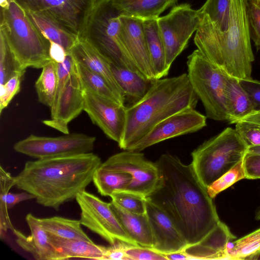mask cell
<instances>
[{
  "label": "cell",
  "instance_id": "cell-1",
  "mask_svg": "<svg viewBox=\"0 0 260 260\" xmlns=\"http://www.w3.org/2000/svg\"><path fill=\"white\" fill-rule=\"evenodd\" d=\"M156 163L158 183L146 198L167 213L188 245L198 243L221 222L213 199L191 164L185 165L177 156L167 153L162 154Z\"/></svg>",
  "mask_w": 260,
  "mask_h": 260
},
{
  "label": "cell",
  "instance_id": "cell-2",
  "mask_svg": "<svg viewBox=\"0 0 260 260\" xmlns=\"http://www.w3.org/2000/svg\"><path fill=\"white\" fill-rule=\"evenodd\" d=\"M102 163L92 152L28 160L15 177V186L34 196L39 204L57 211L85 190Z\"/></svg>",
  "mask_w": 260,
  "mask_h": 260
},
{
  "label": "cell",
  "instance_id": "cell-3",
  "mask_svg": "<svg viewBox=\"0 0 260 260\" xmlns=\"http://www.w3.org/2000/svg\"><path fill=\"white\" fill-rule=\"evenodd\" d=\"M246 0H232L228 29L221 32L202 19L194 43L208 59L238 79L251 78L252 52Z\"/></svg>",
  "mask_w": 260,
  "mask_h": 260
},
{
  "label": "cell",
  "instance_id": "cell-4",
  "mask_svg": "<svg viewBox=\"0 0 260 260\" xmlns=\"http://www.w3.org/2000/svg\"><path fill=\"white\" fill-rule=\"evenodd\" d=\"M199 100L187 73L153 80L141 100L126 106L119 147L128 150L164 119L184 109L195 108Z\"/></svg>",
  "mask_w": 260,
  "mask_h": 260
},
{
  "label": "cell",
  "instance_id": "cell-5",
  "mask_svg": "<svg viewBox=\"0 0 260 260\" xmlns=\"http://www.w3.org/2000/svg\"><path fill=\"white\" fill-rule=\"evenodd\" d=\"M120 16L113 0H95L78 38L89 43L110 63L141 73L125 46Z\"/></svg>",
  "mask_w": 260,
  "mask_h": 260
},
{
  "label": "cell",
  "instance_id": "cell-6",
  "mask_svg": "<svg viewBox=\"0 0 260 260\" xmlns=\"http://www.w3.org/2000/svg\"><path fill=\"white\" fill-rule=\"evenodd\" d=\"M0 31L4 35L20 68L42 69L52 60L50 42L36 29L25 11L13 0L1 8Z\"/></svg>",
  "mask_w": 260,
  "mask_h": 260
},
{
  "label": "cell",
  "instance_id": "cell-7",
  "mask_svg": "<svg viewBox=\"0 0 260 260\" xmlns=\"http://www.w3.org/2000/svg\"><path fill=\"white\" fill-rule=\"evenodd\" d=\"M248 149L236 129L227 127L191 152V165L201 182L207 188L243 160Z\"/></svg>",
  "mask_w": 260,
  "mask_h": 260
},
{
  "label": "cell",
  "instance_id": "cell-8",
  "mask_svg": "<svg viewBox=\"0 0 260 260\" xmlns=\"http://www.w3.org/2000/svg\"><path fill=\"white\" fill-rule=\"evenodd\" d=\"M187 76L202 102L207 117L228 121L225 88L228 74L208 59L198 49L187 57Z\"/></svg>",
  "mask_w": 260,
  "mask_h": 260
},
{
  "label": "cell",
  "instance_id": "cell-9",
  "mask_svg": "<svg viewBox=\"0 0 260 260\" xmlns=\"http://www.w3.org/2000/svg\"><path fill=\"white\" fill-rule=\"evenodd\" d=\"M202 19L200 9H193L187 3L174 6L168 14L157 19L168 71L175 59L187 47Z\"/></svg>",
  "mask_w": 260,
  "mask_h": 260
},
{
  "label": "cell",
  "instance_id": "cell-10",
  "mask_svg": "<svg viewBox=\"0 0 260 260\" xmlns=\"http://www.w3.org/2000/svg\"><path fill=\"white\" fill-rule=\"evenodd\" d=\"M95 140V137L81 133L58 137L31 134L15 143L13 149L18 153L42 159L92 152Z\"/></svg>",
  "mask_w": 260,
  "mask_h": 260
},
{
  "label": "cell",
  "instance_id": "cell-11",
  "mask_svg": "<svg viewBox=\"0 0 260 260\" xmlns=\"http://www.w3.org/2000/svg\"><path fill=\"white\" fill-rule=\"evenodd\" d=\"M81 211L82 225L98 234L110 245L117 240L139 245L125 232L107 203L85 190L79 192L75 199Z\"/></svg>",
  "mask_w": 260,
  "mask_h": 260
},
{
  "label": "cell",
  "instance_id": "cell-12",
  "mask_svg": "<svg viewBox=\"0 0 260 260\" xmlns=\"http://www.w3.org/2000/svg\"><path fill=\"white\" fill-rule=\"evenodd\" d=\"M24 10L38 13L79 37L95 0H13Z\"/></svg>",
  "mask_w": 260,
  "mask_h": 260
},
{
  "label": "cell",
  "instance_id": "cell-13",
  "mask_svg": "<svg viewBox=\"0 0 260 260\" xmlns=\"http://www.w3.org/2000/svg\"><path fill=\"white\" fill-rule=\"evenodd\" d=\"M103 169L128 173L132 181L126 190L146 198L156 187L159 170L156 162L147 160L141 152L124 150L109 157L102 163Z\"/></svg>",
  "mask_w": 260,
  "mask_h": 260
},
{
  "label": "cell",
  "instance_id": "cell-14",
  "mask_svg": "<svg viewBox=\"0 0 260 260\" xmlns=\"http://www.w3.org/2000/svg\"><path fill=\"white\" fill-rule=\"evenodd\" d=\"M207 118L195 108L184 109L159 122L126 150L141 152L166 140L196 132L206 126Z\"/></svg>",
  "mask_w": 260,
  "mask_h": 260
},
{
  "label": "cell",
  "instance_id": "cell-15",
  "mask_svg": "<svg viewBox=\"0 0 260 260\" xmlns=\"http://www.w3.org/2000/svg\"><path fill=\"white\" fill-rule=\"evenodd\" d=\"M83 93L84 111L94 124L118 144L125 128L126 106L98 96L87 89H83Z\"/></svg>",
  "mask_w": 260,
  "mask_h": 260
},
{
  "label": "cell",
  "instance_id": "cell-16",
  "mask_svg": "<svg viewBox=\"0 0 260 260\" xmlns=\"http://www.w3.org/2000/svg\"><path fill=\"white\" fill-rule=\"evenodd\" d=\"M84 107L83 89L75 65L56 102L50 108L51 119L42 122L64 134H69L68 124L84 111Z\"/></svg>",
  "mask_w": 260,
  "mask_h": 260
},
{
  "label": "cell",
  "instance_id": "cell-17",
  "mask_svg": "<svg viewBox=\"0 0 260 260\" xmlns=\"http://www.w3.org/2000/svg\"><path fill=\"white\" fill-rule=\"evenodd\" d=\"M152 232V249L167 254L185 248L188 243L170 217L157 205L146 199V211Z\"/></svg>",
  "mask_w": 260,
  "mask_h": 260
},
{
  "label": "cell",
  "instance_id": "cell-18",
  "mask_svg": "<svg viewBox=\"0 0 260 260\" xmlns=\"http://www.w3.org/2000/svg\"><path fill=\"white\" fill-rule=\"evenodd\" d=\"M121 32L125 46L136 67L146 78L155 80L152 68L143 20L121 15Z\"/></svg>",
  "mask_w": 260,
  "mask_h": 260
},
{
  "label": "cell",
  "instance_id": "cell-19",
  "mask_svg": "<svg viewBox=\"0 0 260 260\" xmlns=\"http://www.w3.org/2000/svg\"><path fill=\"white\" fill-rule=\"evenodd\" d=\"M25 220L30 235L26 236L15 228L12 230L17 244L36 260H58V251L52 244L48 233L40 224L38 218L28 213Z\"/></svg>",
  "mask_w": 260,
  "mask_h": 260
},
{
  "label": "cell",
  "instance_id": "cell-20",
  "mask_svg": "<svg viewBox=\"0 0 260 260\" xmlns=\"http://www.w3.org/2000/svg\"><path fill=\"white\" fill-rule=\"evenodd\" d=\"M236 239L223 222L204 240L197 244L188 245L184 250L190 259H228V243Z\"/></svg>",
  "mask_w": 260,
  "mask_h": 260
},
{
  "label": "cell",
  "instance_id": "cell-21",
  "mask_svg": "<svg viewBox=\"0 0 260 260\" xmlns=\"http://www.w3.org/2000/svg\"><path fill=\"white\" fill-rule=\"evenodd\" d=\"M70 53L76 62L103 77L125 101L123 94L112 73L110 62L92 46L85 41L78 38Z\"/></svg>",
  "mask_w": 260,
  "mask_h": 260
},
{
  "label": "cell",
  "instance_id": "cell-22",
  "mask_svg": "<svg viewBox=\"0 0 260 260\" xmlns=\"http://www.w3.org/2000/svg\"><path fill=\"white\" fill-rule=\"evenodd\" d=\"M110 205L126 234L139 245L152 248L153 235L146 213L129 212L113 201Z\"/></svg>",
  "mask_w": 260,
  "mask_h": 260
},
{
  "label": "cell",
  "instance_id": "cell-23",
  "mask_svg": "<svg viewBox=\"0 0 260 260\" xmlns=\"http://www.w3.org/2000/svg\"><path fill=\"white\" fill-rule=\"evenodd\" d=\"M0 237L2 240L5 238L8 231H12L14 228L8 210L22 201L35 199V197L25 191L16 193L10 192L9 190L15 186V177L2 166L0 167Z\"/></svg>",
  "mask_w": 260,
  "mask_h": 260
},
{
  "label": "cell",
  "instance_id": "cell-24",
  "mask_svg": "<svg viewBox=\"0 0 260 260\" xmlns=\"http://www.w3.org/2000/svg\"><path fill=\"white\" fill-rule=\"evenodd\" d=\"M49 235L52 244L58 251V260L72 258L104 260L105 246L96 244L92 241L64 239Z\"/></svg>",
  "mask_w": 260,
  "mask_h": 260
},
{
  "label": "cell",
  "instance_id": "cell-25",
  "mask_svg": "<svg viewBox=\"0 0 260 260\" xmlns=\"http://www.w3.org/2000/svg\"><path fill=\"white\" fill-rule=\"evenodd\" d=\"M114 77L125 98L131 105L141 100L149 90L153 80L138 72L110 63Z\"/></svg>",
  "mask_w": 260,
  "mask_h": 260
},
{
  "label": "cell",
  "instance_id": "cell-26",
  "mask_svg": "<svg viewBox=\"0 0 260 260\" xmlns=\"http://www.w3.org/2000/svg\"><path fill=\"white\" fill-rule=\"evenodd\" d=\"M178 0H113L121 15L143 20L157 19L170 7L176 5Z\"/></svg>",
  "mask_w": 260,
  "mask_h": 260
},
{
  "label": "cell",
  "instance_id": "cell-27",
  "mask_svg": "<svg viewBox=\"0 0 260 260\" xmlns=\"http://www.w3.org/2000/svg\"><path fill=\"white\" fill-rule=\"evenodd\" d=\"M228 121L236 123L254 113L250 100L237 78L227 76L225 88Z\"/></svg>",
  "mask_w": 260,
  "mask_h": 260
},
{
  "label": "cell",
  "instance_id": "cell-28",
  "mask_svg": "<svg viewBox=\"0 0 260 260\" xmlns=\"http://www.w3.org/2000/svg\"><path fill=\"white\" fill-rule=\"evenodd\" d=\"M25 12L30 21L44 38L61 45L67 53H70L78 37L45 15L28 11Z\"/></svg>",
  "mask_w": 260,
  "mask_h": 260
},
{
  "label": "cell",
  "instance_id": "cell-29",
  "mask_svg": "<svg viewBox=\"0 0 260 260\" xmlns=\"http://www.w3.org/2000/svg\"><path fill=\"white\" fill-rule=\"evenodd\" d=\"M149 56L155 80L166 76L169 71L166 66L165 48L157 19L143 20Z\"/></svg>",
  "mask_w": 260,
  "mask_h": 260
},
{
  "label": "cell",
  "instance_id": "cell-30",
  "mask_svg": "<svg viewBox=\"0 0 260 260\" xmlns=\"http://www.w3.org/2000/svg\"><path fill=\"white\" fill-rule=\"evenodd\" d=\"M38 219L42 226L52 235L64 239L92 241L81 228L80 220L60 216Z\"/></svg>",
  "mask_w": 260,
  "mask_h": 260
},
{
  "label": "cell",
  "instance_id": "cell-31",
  "mask_svg": "<svg viewBox=\"0 0 260 260\" xmlns=\"http://www.w3.org/2000/svg\"><path fill=\"white\" fill-rule=\"evenodd\" d=\"M76 65L83 89H87L98 96L125 105L124 100L103 77L81 64L76 62Z\"/></svg>",
  "mask_w": 260,
  "mask_h": 260
},
{
  "label": "cell",
  "instance_id": "cell-32",
  "mask_svg": "<svg viewBox=\"0 0 260 260\" xmlns=\"http://www.w3.org/2000/svg\"><path fill=\"white\" fill-rule=\"evenodd\" d=\"M132 179L128 173L100 167L94 174L92 182L100 194L110 197L115 192L126 190Z\"/></svg>",
  "mask_w": 260,
  "mask_h": 260
},
{
  "label": "cell",
  "instance_id": "cell-33",
  "mask_svg": "<svg viewBox=\"0 0 260 260\" xmlns=\"http://www.w3.org/2000/svg\"><path fill=\"white\" fill-rule=\"evenodd\" d=\"M228 259L252 260L260 256V228L228 243Z\"/></svg>",
  "mask_w": 260,
  "mask_h": 260
},
{
  "label": "cell",
  "instance_id": "cell-34",
  "mask_svg": "<svg viewBox=\"0 0 260 260\" xmlns=\"http://www.w3.org/2000/svg\"><path fill=\"white\" fill-rule=\"evenodd\" d=\"M57 63L51 60L42 68L35 84L38 101L46 106L52 107L57 89Z\"/></svg>",
  "mask_w": 260,
  "mask_h": 260
},
{
  "label": "cell",
  "instance_id": "cell-35",
  "mask_svg": "<svg viewBox=\"0 0 260 260\" xmlns=\"http://www.w3.org/2000/svg\"><path fill=\"white\" fill-rule=\"evenodd\" d=\"M232 0H207L200 9L202 19L213 27L224 32L228 29Z\"/></svg>",
  "mask_w": 260,
  "mask_h": 260
},
{
  "label": "cell",
  "instance_id": "cell-36",
  "mask_svg": "<svg viewBox=\"0 0 260 260\" xmlns=\"http://www.w3.org/2000/svg\"><path fill=\"white\" fill-rule=\"evenodd\" d=\"M25 72L20 68L4 35L0 31V85L4 84L14 75H23Z\"/></svg>",
  "mask_w": 260,
  "mask_h": 260
},
{
  "label": "cell",
  "instance_id": "cell-37",
  "mask_svg": "<svg viewBox=\"0 0 260 260\" xmlns=\"http://www.w3.org/2000/svg\"><path fill=\"white\" fill-rule=\"evenodd\" d=\"M112 201L122 208L137 214H145L146 211V198L137 193L121 190L113 193Z\"/></svg>",
  "mask_w": 260,
  "mask_h": 260
},
{
  "label": "cell",
  "instance_id": "cell-38",
  "mask_svg": "<svg viewBox=\"0 0 260 260\" xmlns=\"http://www.w3.org/2000/svg\"><path fill=\"white\" fill-rule=\"evenodd\" d=\"M243 160L239 161L207 188L208 193L212 199H213L218 194L237 182L246 179Z\"/></svg>",
  "mask_w": 260,
  "mask_h": 260
},
{
  "label": "cell",
  "instance_id": "cell-39",
  "mask_svg": "<svg viewBox=\"0 0 260 260\" xmlns=\"http://www.w3.org/2000/svg\"><path fill=\"white\" fill-rule=\"evenodd\" d=\"M250 37L260 50V4L256 0H246Z\"/></svg>",
  "mask_w": 260,
  "mask_h": 260
},
{
  "label": "cell",
  "instance_id": "cell-40",
  "mask_svg": "<svg viewBox=\"0 0 260 260\" xmlns=\"http://www.w3.org/2000/svg\"><path fill=\"white\" fill-rule=\"evenodd\" d=\"M23 75L17 74L11 77L4 84L0 85V113L7 107L20 90L21 80Z\"/></svg>",
  "mask_w": 260,
  "mask_h": 260
},
{
  "label": "cell",
  "instance_id": "cell-41",
  "mask_svg": "<svg viewBox=\"0 0 260 260\" xmlns=\"http://www.w3.org/2000/svg\"><path fill=\"white\" fill-rule=\"evenodd\" d=\"M235 124V129L248 147L260 146V127L258 125L243 120Z\"/></svg>",
  "mask_w": 260,
  "mask_h": 260
},
{
  "label": "cell",
  "instance_id": "cell-42",
  "mask_svg": "<svg viewBox=\"0 0 260 260\" xmlns=\"http://www.w3.org/2000/svg\"><path fill=\"white\" fill-rule=\"evenodd\" d=\"M125 252L130 260H167L164 254L140 245L128 244Z\"/></svg>",
  "mask_w": 260,
  "mask_h": 260
},
{
  "label": "cell",
  "instance_id": "cell-43",
  "mask_svg": "<svg viewBox=\"0 0 260 260\" xmlns=\"http://www.w3.org/2000/svg\"><path fill=\"white\" fill-rule=\"evenodd\" d=\"M238 80L248 95L254 112H260V81L251 78Z\"/></svg>",
  "mask_w": 260,
  "mask_h": 260
},
{
  "label": "cell",
  "instance_id": "cell-44",
  "mask_svg": "<svg viewBox=\"0 0 260 260\" xmlns=\"http://www.w3.org/2000/svg\"><path fill=\"white\" fill-rule=\"evenodd\" d=\"M246 179H260V154L247 153L243 160Z\"/></svg>",
  "mask_w": 260,
  "mask_h": 260
},
{
  "label": "cell",
  "instance_id": "cell-45",
  "mask_svg": "<svg viewBox=\"0 0 260 260\" xmlns=\"http://www.w3.org/2000/svg\"><path fill=\"white\" fill-rule=\"evenodd\" d=\"M127 244L117 240L114 244L106 247L104 260H130L125 252Z\"/></svg>",
  "mask_w": 260,
  "mask_h": 260
},
{
  "label": "cell",
  "instance_id": "cell-46",
  "mask_svg": "<svg viewBox=\"0 0 260 260\" xmlns=\"http://www.w3.org/2000/svg\"><path fill=\"white\" fill-rule=\"evenodd\" d=\"M49 42V55L51 59L56 63L64 61L68 54L66 50L61 45L52 41Z\"/></svg>",
  "mask_w": 260,
  "mask_h": 260
},
{
  "label": "cell",
  "instance_id": "cell-47",
  "mask_svg": "<svg viewBox=\"0 0 260 260\" xmlns=\"http://www.w3.org/2000/svg\"><path fill=\"white\" fill-rule=\"evenodd\" d=\"M167 260H189L190 257L184 249L170 253L164 254Z\"/></svg>",
  "mask_w": 260,
  "mask_h": 260
},
{
  "label": "cell",
  "instance_id": "cell-48",
  "mask_svg": "<svg viewBox=\"0 0 260 260\" xmlns=\"http://www.w3.org/2000/svg\"><path fill=\"white\" fill-rule=\"evenodd\" d=\"M241 120L252 123L260 126V112H254L253 114L243 118Z\"/></svg>",
  "mask_w": 260,
  "mask_h": 260
},
{
  "label": "cell",
  "instance_id": "cell-49",
  "mask_svg": "<svg viewBox=\"0 0 260 260\" xmlns=\"http://www.w3.org/2000/svg\"><path fill=\"white\" fill-rule=\"evenodd\" d=\"M247 153L260 154V146H251L248 147Z\"/></svg>",
  "mask_w": 260,
  "mask_h": 260
},
{
  "label": "cell",
  "instance_id": "cell-50",
  "mask_svg": "<svg viewBox=\"0 0 260 260\" xmlns=\"http://www.w3.org/2000/svg\"><path fill=\"white\" fill-rule=\"evenodd\" d=\"M10 0H1L0 5L1 8H5L9 5Z\"/></svg>",
  "mask_w": 260,
  "mask_h": 260
},
{
  "label": "cell",
  "instance_id": "cell-51",
  "mask_svg": "<svg viewBox=\"0 0 260 260\" xmlns=\"http://www.w3.org/2000/svg\"><path fill=\"white\" fill-rule=\"evenodd\" d=\"M255 219L256 220H260V207L256 210L255 213Z\"/></svg>",
  "mask_w": 260,
  "mask_h": 260
},
{
  "label": "cell",
  "instance_id": "cell-52",
  "mask_svg": "<svg viewBox=\"0 0 260 260\" xmlns=\"http://www.w3.org/2000/svg\"><path fill=\"white\" fill-rule=\"evenodd\" d=\"M259 4H260V0H256Z\"/></svg>",
  "mask_w": 260,
  "mask_h": 260
},
{
  "label": "cell",
  "instance_id": "cell-53",
  "mask_svg": "<svg viewBox=\"0 0 260 260\" xmlns=\"http://www.w3.org/2000/svg\"><path fill=\"white\" fill-rule=\"evenodd\" d=\"M260 127V126H259Z\"/></svg>",
  "mask_w": 260,
  "mask_h": 260
}]
</instances>
